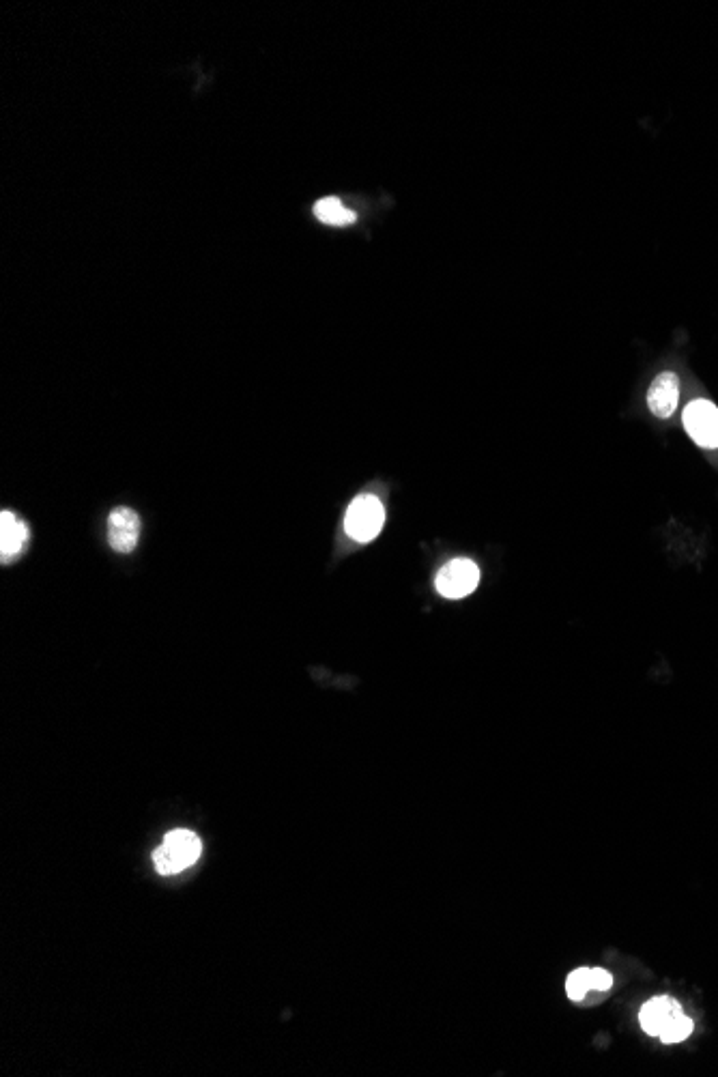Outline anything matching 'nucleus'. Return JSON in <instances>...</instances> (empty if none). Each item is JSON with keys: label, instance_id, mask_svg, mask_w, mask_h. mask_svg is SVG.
<instances>
[{"label": "nucleus", "instance_id": "nucleus-1", "mask_svg": "<svg viewBox=\"0 0 718 1077\" xmlns=\"http://www.w3.org/2000/svg\"><path fill=\"white\" fill-rule=\"evenodd\" d=\"M203 852V843L192 830H172L166 835L164 843L153 852V863L157 873L177 875L192 867Z\"/></svg>", "mask_w": 718, "mask_h": 1077}, {"label": "nucleus", "instance_id": "nucleus-2", "mask_svg": "<svg viewBox=\"0 0 718 1077\" xmlns=\"http://www.w3.org/2000/svg\"><path fill=\"white\" fill-rule=\"evenodd\" d=\"M385 523V508L377 495L364 493L351 501L344 514V531L355 542L375 540Z\"/></svg>", "mask_w": 718, "mask_h": 1077}, {"label": "nucleus", "instance_id": "nucleus-3", "mask_svg": "<svg viewBox=\"0 0 718 1077\" xmlns=\"http://www.w3.org/2000/svg\"><path fill=\"white\" fill-rule=\"evenodd\" d=\"M478 583H480V568L476 562H471V559L467 557L452 559V562H448L439 570L435 579L437 592L443 598H450V600L469 596L473 590H476Z\"/></svg>", "mask_w": 718, "mask_h": 1077}, {"label": "nucleus", "instance_id": "nucleus-4", "mask_svg": "<svg viewBox=\"0 0 718 1077\" xmlns=\"http://www.w3.org/2000/svg\"><path fill=\"white\" fill-rule=\"evenodd\" d=\"M684 428L699 448H718V409L714 402L697 398L684 409Z\"/></svg>", "mask_w": 718, "mask_h": 1077}, {"label": "nucleus", "instance_id": "nucleus-5", "mask_svg": "<svg viewBox=\"0 0 718 1077\" xmlns=\"http://www.w3.org/2000/svg\"><path fill=\"white\" fill-rule=\"evenodd\" d=\"M140 538V516L136 510L119 506L114 508L108 516V542L110 547L127 555L136 549Z\"/></svg>", "mask_w": 718, "mask_h": 1077}, {"label": "nucleus", "instance_id": "nucleus-6", "mask_svg": "<svg viewBox=\"0 0 718 1077\" xmlns=\"http://www.w3.org/2000/svg\"><path fill=\"white\" fill-rule=\"evenodd\" d=\"M682 1013L684 1011L676 998L656 996L643 1004V1009L639 1013V1022H641V1028L648 1032L650 1037H660Z\"/></svg>", "mask_w": 718, "mask_h": 1077}, {"label": "nucleus", "instance_id": "nucleus-7", "mask_svg": "<svg viewBox=\"0 0 718 1077\" xmlns=\"http://www.w3.org/2000/svg\"><path fill=\"white\" fill-rule=\"evenodd\" d=\"M680 402V379L676 372L665 370L652 381L648 390V409L660 420L671 418Z\"/></svg>", "mask_w": 718, "mask_h": 1077}, {"label": "nucleus", "instance_id": "nucleus-8", "mask_svg": "<svg viewBox=\"0 0 718 1077\" xmlns=\"http://www.w3.org/2000/svg\"><path fill=\"white\" fill-rule=\"evenodd\" d=\"M28 540H31L28 525L16 512L3 510V514H0V559H3V564L18 559L26 551Z\"/></svg>", "mask_w": 718, "mask_h": 1077}, {"label": "nucleus", "instance_id": "nucleus-9", "mask_svg": "<svg viewBox=\"0 0 718 1077\" xmlns=\"http://www.w3.org/2000/svg\"><path fill=\"white\" fill-rule=\"evenodd\" d=\"M314 215L327 226H351L357 220V213L336 196L317 200V203H314Z\"/></svg>", "mask_w": 718, "mask_h": 1077}, {"label": "nucleus", "instance_id": "nucleus-10", "mask_svg": "<svg viewBox=\"0 0 718 1077\" xmlns=\"http://www.w3.org/2000/svg\"><path fill=\"white\" fill-rule=\"evenodd\" d=\"M592 992V968L572 970L566 981V994L572 1002H581Z\"/></svg>", "mask_w": 718, "mask_h": 1077}, {"label": "nucleus", "instance_id": "nucleus-11", "mask_svg": "<svg viewBox=\"0 0 718 1077\" xmlns=\"http://www.w3.org/2000/svg\"><path fill=\"white\" fill-rule=\"evenodd\" d=\"M691 1032H693V1019H691V1017H686V1015L682 1013V1015L676 1019V1022H673V1024H671L658 1039L663 1041V1043H667V1045H671V1043H680V1041L688 1039V1037H691Z\"/></svg>", "mask_w": 718, "mask_h": 1077}, {"label": "nucleus", "instance_id": "nucleus-12", "mask_svg": "<svg viewBox=\"0 0 718 1077\" xmlns=\"http://www.w3.org/2000/svg\"><path fill=\"white\" fill-rule=\"evenodd\" d=\"M611 987H613V976L602 968H592V989H598V992H609Z\"/></svg>", "mask_w": 718, "mask_h": 1077}]
</instances>
